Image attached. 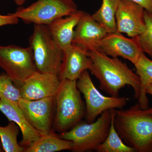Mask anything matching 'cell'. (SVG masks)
Segmentation results:
<instances>
[{
  "mask_svg": "<svg viewBox=\"0 0 152 152\" xmlns=\"http://www.w3.org/2000/svg\"><path fill=\"white\" fill-rule=\"evenodd\" d=\"M91 61L89 70L99 80L100 88L112 96H119L120 90L131 86L134 97L138 99L141 92V82L126 63L118 58H110L96 48L87 51Z\"/></svg>",
  "mask_w": 152,
  "mask_h": 152,
  "instance_id": "6da1fadb",
  "label": "cell"
},
{
  "mask_svg": "<svg viewBox=\"0 0 152 152\" xmlns=\"http://www.w3.org/2000/svg\"><path fill=\"white\" fill-rule=\"evenodd\" d=\"M115 128L121 138L137 152H152V108L139 104L129 108L115 109Z\"/></svg>",
  "mask_w": 152,
  "mask_h": 152,
  "instance_id": "7a4b0ae2",
  "label": "cell"
},
{
  "mask_svg": "<svg viewBox=\"0 0 152 152\" xmlns=\"http://www.w3.org/2000/svg\"><path fill=\"white\" fill-rule=\"evenodd\" d=\"M56 114L53 129L60 133L70 130L86 117V109L77 86V81L61 80L55 96Z\"/></svg>",
  "mask_w": 152,
  "mask_h": 152,
  "instance_id": "3957f363",
  "label": "cell"
},
{
  "mask_svg": "<svg viewBox=\"0 0 152 152\" xmlns=\"http://www.w3.org/2000/svg\"><path fill=\"white\" fill-rule=\"evenodd\" d=\"M113 109L104 112L94 122H80L59 136L61 138L72 142V151H96L108 134Z\"/></svg>",
  "mask_w": 152,
  "mask_h": 152,
  "instance_id": "277c9868",
  "label": "cell"
},
{
  "mask_svg": "<svg viewBox=\"0 0 152 152\" xmlns=\"http://www.w3.org/2000/svg\"><path fill=\"white\" fill-rule=\"evenodd\" d=\"M37 71L52 74L59 77L63 58V51L55 42L48 26L34 25L29 38Z\"/></svg>",
  "mask_w": 152,
  "mask_h": 152,
  "instance_id": "5b68a950",
  "label": "cell"
},
{
  "mask_svg": "<svg viewBox=\"0 0 152 152\" xmlns=\"http://www.w3.org/2000/svg\"><path fill=\"white\" fill-rule=\"evenodd\" d=\"M78 10L72 0H37L27 7H20L11 13L26 23L48 26L55 20Z\"/></svg>",
  "mask_w": 152,
  "mask_h": 152,
  "instance_id": "8992f818",
  "label": "cell"
},
{
  "mask_svg": "<svg viewBox=\"0 0 152 152\" xmlns=\"http://www.w3.org/2000/svg\"><path fill=\"white\" fill-rule=\"evenodd\" d=\"M0 68L20 88L37 71L31 48L0 46Z\"/></svg>",
  "mask_w": 152,
  "mask_h": 152,
  "instance_id": "52a82bcc",
  "label": "cell"
},
{
  "mask_svg": "<svg viewBox=\"0 0 152 152\" xmlns=\"http://www.w3.org/2000/svg\"><path fill=\"white\" fill-rule=\"evenodd\" d=\"M77 86L86 101L87 123L94 122L104 112L111 109H122L127 104L125 97L106 96L94 85L88 71H84L77 80Z\"/></svg>",
  "mask_w": 152,
  "mask_h": 152,
  "instance_id": "ba28073f",
  "label": "cell"
},
{
  "mask_svg": "<svg viewBox=\"0 0 152 152\" xmlns=\"http://www.w3.org/2000/svg\"><path fill=\"white\" fill-rule=\"evenodd\" d=\"M95 48L112 58L122 57L134 65L143 53L137 37L126 38L118 31L108 33L97 43Z\"/></svg>",
  "mask_w": 152,
  "mask_h": 152,
  "instance_id": "9c48e42d",
  "label": "cell"
},
{
  "mask_svg": "<svg viewBox=\"0 0 152 152\" xmlns=\"http://www.w3.org/2000/svg\"><path fill=\"white\" fill-rule=\"evenodd\" d=\"M18 104L30 124L41 136L51 132L55 97L36 100L21 99Z\"/></svg>",
  "mask_w": 152,
  "mask_h": 152,
  "instance_id": "30bf717a",
  "label": "cell"
},
{
  "mask_svg": "<svg viewBox=\"0 0 152 152\" xmlns=\"http://www.w3.org/2000/svg\"><path fill=\"white\" fill-rule=\"evenodd\" d=\"M145 10L130 0H120L116 14L117 31L130 37H137L145 28Z\"/></svg>",
  "mask_w": 152,
  "mask_h": 152,
  "instance_id": "8fae6325",
  "label": "cell"
},
{
  "mask_svg": "<svg viewBox=\"0 0 152 152\" xmlns=\"http://www.w3.org/2000/svg\"><path fill=\"white\" fill-rule=\"evenodd\" d=\"M61 84V80L58 76L37 71L20 87L21 96L28 100L55 97Z\"/></svg>",
  "mask_w": 152,
  "mask_h": 152,
  "instance_id": "7c38bea8",
  "label": "cell"
},
{
  "mask_svg": "<svg viewBox=\"0 0 152 152\" xmlns=\"http://www.w3.org/2000/svg\"><path fill=\"white\" fill-rule=\"evenodd\" d=\"M91 61L87 52L80 47L72 44L63 50V58L59 78L77 81L84 71L89 70Z\"/></svg>",
  "mask_w": 152,
  "mask_h": 152,
  "instance_id": "4fadbf2b",
  "label": "cell"
},
{
  "mask_svg": "<svg viewBox=\"0 0 152 152\" xmlns=\"http://www.w3.org/2000/svg\"><path fill=\"white\" fill-rule=\"evenodd\" d=\"M107 34L92 16L84 12L75 28L72 44L87 52L95 48L97 43Z\"/></svg>",
  "mask_w": 152,
  "mask_h": 152,
  "instance_id": "5bb4252c",
  "label": "cell"
},
{
  "mask_svg": "<svg viewBox=\"0 0 152 152\" xmlns=\"http://www.w3.org/2000/svg\"><path fill=\"white\" fill-rule=\"evenodd\" d=\"M0 111L10 121L19 126L22 134L21 146L26 148L39 138L40 134L30 124L18 104L0 96Z\"/></svg>",
  "mask_w": 152,
  "mask_h": 152,
  "instance_id": "9a60e30c",
  "label": "cell"
},
{
  "mask_svg": "<svg viewBox=\"0 0 152 152\" xmlns=\"http://www.w3.org/2000/svg\"><path fill=\"white\" fill-rule=\"evenodd\" d=\"M84 12L78 10L72 15L55 20L48 26L55 42L63 51L72 44L75 28Z\"/></svg>",
  "mask_w": 152,
  "mask_h": 152,
  "instance_id": "2e32d148",
  "label": "cell"
},
{
  "mask_svg": "<svg viewBox=\"0 0 152 152\" xmlns=\"http://www.w3.org/2000/svg\"><path fill=\"white\" fill-rule=\"evenodd\" d=\"M73 143L61 138L52 130L47 134L41 135L39 138L25 148L24 152H54L72 151Z\"/></svg>",
  "mask_w": 152,
  "mask_h": 152,
  "instance_id": "e0dca14e",
  "label": "cell"
},
{
  "mask_svg": "<svg viewBox=\"0 0 152 152\" xmlns=\"http://www.w3.org/2000/svg\"><path fill=\"white\" fill-rule=\"evenodd\" d=\"M136 72L141 82V92L138 104L143 109L148 108L149 99L146 90L147 87L152 83V61L143 53L138 61L134 64Z\"/></svg>",
  "mask_w": 152,
  "mask_h": 152,
  "instance_id": "ac0fdd59",
  "label": "cell"
},
{
  "mask_svg": "<svg viewBox=\"0 0 152 152\" xmlns=\"http://www.w3.org/2000/svg\"><path fill=\"white\" fill-rule=\"evenodd\" d=\"M120 0H102V5L92 15L107 33L117 31L116 14Z\"/></svg>",
  "mask_w": 152,
  "mask_h": 152,
  "instance_id": "d6986e66",
  "label": "cell"
},
{
  "mask_svg": "<svg viewBox=\"0 0 152 152\" xmlns=\"http://www.w3.org/2000/svg\"><path fill=\"white\" fill-rule=\"evenodd\" d=\"M115 109L113 110L111 123L107 137L96 150L98 152H134L132 147L128 145L123 141L118 134L114 125Z\"/></svg>",
  "mask_w": 152,
  "mask_h": 152,
  "instance_id": "ffe728a7",
  "label": "cell"
},
{
  "mask_svg": "<svg viewBox=\"0 0 152 152\" xmlns=\"http://www.w3.org/2000/svg\"><path fill=\"white\" fill-rule=\"evenodd\" d=\"M20 128L16 123L10 121L5 126H0V138L3 150L6 152H23L25 148L18 142Z\"/></svg>",
  "mask_w": 152,
  "mask_h": 152,
  "instance_id": "44dd1931",
  "label": "cell"
},
{
  "mask_svg": "<svg viewBox=\"0 0 152 152\" xmlns=\"http://www.w3.org/2000/svg\"><path fill=\"white\" fill-rule=\"evenodd\" d=\"M0 96L17 104L22 99L20 88L6 73L0 75Z\"/></svg>",
  "mask_w": 152,
  "mask_h": 152,
  "instance_id": "7402d4cb",
  "label": "cell"
},
{
  "mask_svg": "<svg viewBox=\"0 0 152 152\" xmlns=\"http://www.w3.org/2000/svg\"><path fill=\"white\" fill-rule=\"evenodd\" d=\"M145 20V31L137 38L143 53H145L152 58V14L146 10Z\"/></svg>",
  "mask_w": 152,
  "mask_h": 152,
  "instance_id": "603a6c76",
  "label": "cell"
},
{
  "mask_svg": "<svg viewBox=\"0 0 152 152\" xmlns=\"http://www.w3.org/2000/svg\"><path fill=\"white\" fill-rule=\"evenodd\" d=\"M19 20V18L14 16L11 13L5 15H0V27L7 25L18 24Z\"/></svg>",
  "mask_w": 152,
  "mask_h": 152,
  "instance_id": "cb8c5ba5",
  "label": "cell"
},
{
  "mask_svg": "<svg viewBox=\"0 0 152 152\" xmlns=\"http://www.w3.org/2000/svg\"><path fill=\"white\" fill-rule=\"evenodd\" d=\"M142 6L145 10L152 14V0H130Z\"/></svg>",
  "mask_w": 152,
  "mask_h": 152,
  "instance_id": "d4e9b609",
  "label": "cell"
},
{
  "mask_svg": "<svg viewBox=\"0 0 152 152\" xmlns=\"http://www.w3.org/2000/svg\"><path fill=\"white\" fill-rule=\"evenodd\" d=\"M146 92L147 94L152 95V83L147 87Z\"/></svg>",
  "mask_w": 152,
  "mask_h": 152,
  "instance_id": "484cf974",
  "label": "cell"
},
{
  "mask_svg": "<svg viewBox=\"0 0 152 152\" xmlns=\"http://www.w3.org/2000/svg\"><path fill=\"white\" fill-rule=\"evenodd\" d=\"M15 3L18 6H22L23 5L26 0H14Z\"/></svg>",
  "mask_w": 152,
  "mask_h": 152,
  "instance_id": "4316f807",
  "label": "cell"
},
{
  "mask_svg": "<svg viewBox=\"0 0 152 152\" xmlns=\"http://www.w3.org/2000/svg\"><path fill=\"white\" fill-rule=\"evenodd\" d=\"M3 149L2 148V146L1 143V142H0V152H2L3 151Z\"/></svg>",
  "mask_w": 152,
  "mask_h": 152,
  "instance_id": "83f0119b",
  "label": "cell"
}]
</instances>
